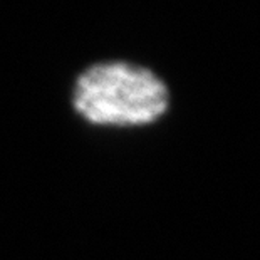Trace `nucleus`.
I'll list each match as a JSON object with an SVG mask.
<instances>
[{"instance_id": "nucleus-1", "label": "nucleus", "mask_w": 260, "mask_h": 260, "mask_svg": "<svg viewBox=\"0 0 260 260\" xmlns=\"http://www.w3.org/2000/svg\"><path fill=\"white\" fill-rule=\"evenodd\" d=\"M168 87L146 68L129 62H99L79 76L74 108L94 124L141 126L167 113Z\"/></svg>"}]
</instances>
